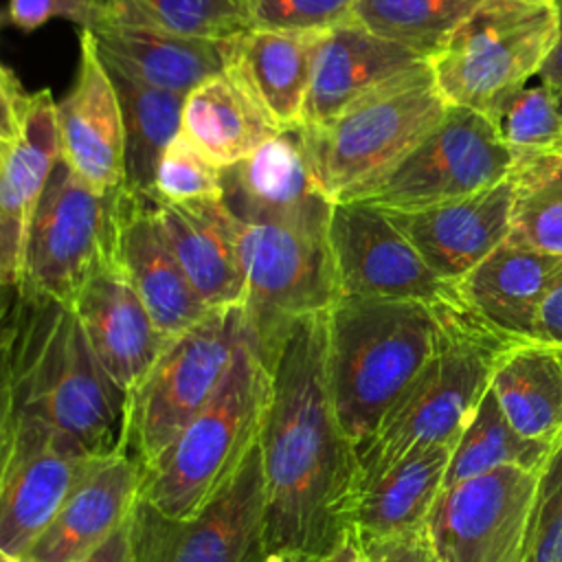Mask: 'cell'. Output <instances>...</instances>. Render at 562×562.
<instances>
[{
    "label": "cell",
    "mask_w": 562,
    "mask_h": 562,
    "mask_svg": "<svg viewBox=\"0 0 562 562\" xmlns=\"http://www.w3.org/2000/svg\"><path fill=\"white\" fill-rule=\"evenodd\" d=\"M259 452L266 483L263 544L325 555L347 529L358 457L342 432L327 380V312L292 325L272 364Z\"/></svg>",
    "instance_id": "obj_1"
},
{
    "label": "cell",
    "mask_w": 562,
    "mask_h": 562,
    "mask_svg": "<svg viewBox=\"0 0 562 562\" xmlns=\"http://www.w3.org/2000/svg\"><path fill=\"white\" fill-rule=\"evenodd\" d=\"M9 367L15 417L35 419L99 459L125 452L127 393L99 364L68 303L18 288Z\"/></svg>",
    "instance_id": "obj_2"
},
{
    "label": "cell",
    "mask_w": 562,
    "mask_h": 562,
    "mask_svg": "<svg viewBox=\"0 0 562 562\" xmlns=\"http://www.w3.org/2000/svg\"><path fill=\"white\" fill-rule=\"evenodd\" d=\"M441 331L437 305L340 296L327 312V380L338 424L367 441L432 358Z\"/></svg>",
    "instance_id": "obj_3"
},
{
    "label": "cell",
    "mask_w": 562,
    "mask_h": 562,
    "mask_svg": "<svg viewBox=\"0 0 562 562\" xmlns=\"http://www.w3.org/2000/svg\"><path fill=\"white\" fill-rule=\"evenodd\" d=\"M437 310L441 331L432 358L384 415L378 430L356 446V496L413 446H454L490 386L498 353L516 342L485 327L461 303L437 305Z\"/></svg>",
    "instance_id": "obj_4"
},
{
    "label": "cell",
    "mask_w": 562,
    "mask_h": 562,
    "mask_svg": "<svg viewBox=\"0 0 562 562\" xmlns=\"http://www.w3.org/2000/svg\"><path fill=\"white\" fill-rule=\"evenodd\" d=\"M270 391V369L246 331L213 400L140 474L138 501L171 518L200 514L257 446Z\"/></svg>",
    "instance_id": "obj_5"
},
{
    "label": "cell",
    "mask_w": 562,
    "mask_h": 562,
    "mask_svg": "<svg viewBox=\"0 0 562 562\" xmlns=\"http://www.w3.org/2000/svg\"><path fill=\"white\" fill-rule=\"evenodd\" d=\"M430 59L395 75L321 127H303L331 202L353 200L389 173L446 114Z\"/></svg>",
    "instance_id": "obj_6"
},
{
    "label": "cell",
    "mask_w": 562,
    "mask_h": 562,
    "mask_svg": "<svg viewBox=\"0 0 562 562\" xmlns=\"http://www.w3.org/2000/svg\"><path fill=\"white\" fill-rule=\"evenodd\" d=\"M244 336L241 305L211 310L200 323L173 336L127 391L125 454L140 474L213 400Z\"/></svg>",
    "instance_id": "obj_7"
},
{
    "label": "cell",
    "mask_w": 562,
    "mask_h": 562,
    "mask_svg": "<svg viewBox=\"0 0 562 562\" xmlns=\"http://www.w3.org/2000/svg\"><path fill=\"white\" fill-rule=\"evenodd\" d=\"M327 224L241 222L235 217L244 272L241 312L248 338L268 369L296 321L329 312L338 301Z\"/></svg>",
    "instance_id": "obj_8"
},
{
    "label": "cell",
    "mask_w": 562,
    "mask_h": 562,
    "mask_svg": "<svg viewBox=\"0 0 562 562\" xmlns=\"http://www.w3.org/2000/svg\"><path fill=\"white\" fill-rule=\"evenodd\" d=\"M555 40L553 4L483 0L430 59L450 105L485 112L538 75Z\"/></svg>",
    "instance_id": "obj_9"
},
{
    "label": "cell",
    "mask_w": 562,
    "mask_h": 562,
    "mask_svg": "<svg viewBox=\"0 0 562 562\" xmlns=\"http://www.w3.org/2000/svg\"><path fill=\"white\" fill-rule=\"evenodd\" d=\"M514 162V151L481 112L448 105L443 119L389 173L353 200L384 211H419L503 182Z\"/></svg>",
    "instance_id": "obj_10"
},
{
    "label": "cell",
    "mask_w": 562,
    "mask_h": 562,
    "mask_svg": "<svg viewBox=\"0 0 562 562\" xmlns=\"http://www.w3.org/2000/svg\"><path fill=\"white\" fill-rule=\"evenodd\" d=\"M263 527L266 483L259 441L200 514L171 518L136 501L130 516L134 562H261Z\"/></svg>",
    "instance_id": "obj_11"
},
{
    "label": "cell",
    "mask_w": 562,
    "mask_h": 562,
    "mask_svg": "<svg viewBox=\"0 0 562 562\" xmlns=\"http://www.w3.org/2000/svg\"><path fill=\"white\" fill-rule=\"evenodd\" d=\"M114 195L90 189L59 158L29 228L18 288L70 305L110 259Z\"/></svg>",
    "instance_id": "obj_12"
},
{
    "label": "cell",
    "mask_w": 562,
    "mask_h": 562,
    "mask_svg": "<svg viewBox=\"0 0 562 562\" xmlns=\"http://www.w3.org/2000/svg\"><path fill=\"white\" fill-rule=\"evenodd\" d=\"M540 470L498 465L443 487L424 531L441 562H522Z\"/></svg>",
    "instance_id": "obj_13"
},
{
    "label": "cell",
    "mask_w": 562,
    "mask_h": 562,
    "mask_svg": "<svg viewBox=\"0 0 562 562\" xmlns=\"http://www.w3.org/2000/svg\"><path fill=\"white\" fill-rule=\"evenodd\" d=\"M327 241L340 296L457 305L452 285L422 259L393 217L362 200L331 204Z\"/></svg>",
    "instance_id": "obj_14"
},
{
    "label": "cell",
    "mask_w": 562,
    "mask_h": 562,
    "mask_svg": "<svg viewBox=\"0 0 562 562\" xmlns=\"http://www.w3.org/2000/svg\"><path fill=\"white\" fill-rule=\"evenodd\" d=\"M101 461L61 432L15 417L13 448L0 479V549L22 558Z\"/></svg>",
    "instance_id": "obj_15"
},
{
    "label": "cell",
    "mask_w": 562,
    "mask_h": 562,
    "mask_svg": "<svg viewBox=\"0 0 562 562\" xmlns=\"http://www.w3.org/2000/svg\"><path fill=\"white\" fill-rule=\"evenodd\" d=\"M224 173V204L241 222L325 226L331 200L325 195L303 125L266 140Z\"/></svg>",
    "instance_id": "obj_16"
},
{
    "label": "cell",
    "mask_w": 562,
    "mask_h": 562,
    "mask_svg": "<svg viewBox=\"0 0 562 562\" xmlns=\"http://www.w3.org/2000/svg\"><path fill=\"white\" fill-rule=\"evenodd\" d=\"M110 259L167 338L182 334L211 312L169 250L154 215L151 195L127 184L114 195Z\"/></svg>",
    "instance_id": "obj_17"
},
{
    "label": "cell",
    "mask_w": 562,
    "mask_h": 562,
    "mask_svg": "<svg viewBox=\"0 0 562 562\" xmlns=\"http://www.w3.org/2000/svg\"><path fill=\"white\" fill-rule=\"evenodd\" d=\"M61 162L90 189L112 193L125 187V127L110 72L90 35L81 31L79 68L72 88L55 101Z\"/></svg>",
    "instance_id": "obj_18"
},
{
    "label": "cell",
    "mask_w": 562,
    "mask_h": 562,
    "mask_svg": "<svg viewBox=\"0 0 562 562\" xmlns=\"http://www.w3.org/2000/svg\"><path fill=\"white\" fill-rule=\"evenodd\" d=\"M417 248L428 268L448 285H457L509 235V176L461 200L419 211H386Z\"/></svg>",
    "instance_id": "obj_19"
},
{
    "label": "cell",
    "mask_w": 562,
    "mask_h": 562,
    "mask_svg": "<svg viewBox=\"0 0 562 562\" xmlns=\"http://www.w3.org/2000/svg\"><path fill=\"white\" fill-rule=\"evenodd\" d=\"M110 380L130 391L158 360L167 338L121 270L108 259L70 303Z\"/></svg>",
    "instance_id": "obj_20"
},
{
    "label": "cell",
    "mask_w": 562,
    "mask_h": 562,
    "mask_svg": "<svg viewBox=\"0 0 562 562\" xmlns=\"http://www.w3.org/2000/svg\"><path fill=\"white\" fill-rule=\"evenodd\" d=\"M86 33L105 66L182 97L228 64L231 40L182 37L103 11Z\"/></svg>",
    "instance_id": "obj_21"
},
{
    "label": "cell",
    "mask_w": 562,
    "mask_h": 562,
    "mask_svg": "<svg viewBox=\"0 0 562 562\" xmlns=\"http://www.w3.org/2000/svg\"><path fill=\"white\" fill-rule=\"evenodd\" d=\"M424 57L384 40L356 20H345L323 33L312 83L301 114L303 127H321Z\"/></svg>",
    "instance_id": "obj_22"
},
{
    "label": "cell",
    "mask_w": 562,
    "mask_h": 562,
    "mask_svg": "<svg viewBox=\"0 0 562 562\" xmlns=\"http://www.w3.org/2000/svg\"><path fill=\"white\" fill-rule=\"evenodd\" d=\"M59 160L55 99L33 94L20 138L4 151L0 167V283L18 288L24 272L29 228L46 182Z\"/></svg>",
    "instance_id": "obj_23"
},
{
    "label": "cell",
    "mask_w": 562,
    "mask_h": 562,
    "mask_svg": "<svg viewBox=\"0 0 562 562\" xmlns=\"http://www.w3.org/2000/svg\"><path fill=\"white\" fill-rule=\"evenodd\" d=\"M562 259L505 239L457 285L459 303L507 340H536L538 310Z\"/></svg>",
    "instance_id": "obj_24"
},
{
    "label": "cell",
    "mask_w": 562,
    "mask_h": 562,
    "mask_svg": "<svg viewBox=\"0 0 562 562\" xmlns=\"http://www.w3.org/2000/svg\"><path fill=\"white\" fill-rule=\"evenodd\" d=\"M158 228L191 288L209 310L244 303L235 215L224 200L169 204L151 195Z\"/></svg>",
    "instance_id": "obj_25"
},
{
    "label": "cell",
    "mask_w": 562,
    "mask_h": 562,
    "mask_svg": "<svg viewBox=\"0 0 562 562\" xmlns=\"http://www.w3.org/2000/svg\"><path fill=\"white\" fill-rule=\"evenodd\" d=\"M138 487L140 470L125 452L103 459L20 560L81 562L130 518Z\"/></svg>",
    "instance_id": "obj_26"
},
{
    "label": "cell",
    "mask_w": 562,
    "mask_h": 562,
    "mask_svg": "<svg viewBox=\"0 0 562 562\" xmlns=\"http://www.w3.org/2000/svg\"><path fill=\"white\" fill-rule=\"evenodd\" d=\"M323 33L250 26L228 44L226 68L279 130L301 125Z\"/></svg>",
    "instance_id": "obj_27"
},
{
    "label": "cell",
    "mask_w": 562,
    "mask_h": 562,
    "mask_svg": "<svg viewBox=\"0 0 562 562\" xmlns=\"http://www.w3.org/2000/svg\"><path fill=\"white\" fill-rule=\"evenodd\" d=\"M454 446L417 443L364 485L351 507V529L362 542L422 529L441 492Z\"/></svg>",
    "instance_id": "obj_28"
},
{
    "label": "cell",
    "mask_w": 562,
    "mask_h": 562,
    "mask_svg": "<svg viewBox=\"0 0 562 562\" xmlns=\"http://www.w3.org/2000/svg\"><path fill=\"white\" fill-rule=\"evenodd\" d=\"M279 132L283 130L228 68L184 97L180 134L222 171L248 158Z\"/></svg>",
    "instance_id": "obj_29"
},
{
    "label": "cell",
    "mask_w": 562,
    "mask_h": 562,
    "mask_svg": "<svg viewBox=\"0 0 562 562\" xmlns=\"http://www.w3.org/2000/svg\"><path fill=\"white\" fill-rule=\"evenodd\" d=\"M490 389L522 437L553 448L562 443V347L509 342L494 362Z\"/></svg>",
    "instance_id": "obj_30"
},
{
    "label": "cell",
    "mask_w": 562,
    "mask_h": 562,
    "mask_svg": "<svg viewBox=\"0 0 562 562\" xmlns=\"http://www.w3.org/2000/svg\"><path fill=\"white\" fill-rule=\"evenodd\" d=\"M105 68L123 114L125 184L138 193H151L160 154L180 134L184 97L147 86L112 66Z\"/></svg>",
    "instance_id": "obj_31"
},
{
    "label": "cell",
    "mask_w": 562,
    "mask_h": 562,
    "mask_svg": "<svg viewBox=\"0 0 562 562\" xmlns=\"http://www.w3.org/2000/svg\"><path fill=\"white\" fill-rule=\"evenodd\" d=\"M507 239L562 259V149L516 156Z\"/></svg>",
    "instance_id": "obj_32"
},
{
    "label": "cell",
    "mask_w": 562,
    "mask_h": 562,
    "mask_svg": "<svg viewBox=\"0 0 562 562\" xmlns=\"http://www.w3.org/2000/svg\"><path fill=\"white\" fill-rule=\"evenodd\" d=\"M551 452L553 446L522 437L507 422L496 395L487 386L470 424L454 443L441 490L498 465H516L538 472Z\"/></svg>",
    "instance_id": "obj_33"
},
{
    "label": "cell",
    "mask_w": 562,
    "mask_h": 562,
    "mask_svg": "<svg viewBox=\"0 0 562 562\" xmlns=\"http://www.w3.org/2000/svg\"><path fill=\"white\" fill-rule=\"evenodd\" d=\"M483 0H353L351 20L432 59Z\"/></svg>",
    "instance_id": "obj_34"
},
{
    "label": "cell",
    "mask_w": 562,
    "mask_h": 562,
    "mask_svg": "<svg viewBox=\"0 0 562 562\" xmlns=\"http://www.w3.org/2000/svg\"><path fill=\"white\" fill-rule=\"evenodd\" d=\"M110 18L195 40H233L250 29L241 0H97Z\"/></svg>",
    "instance_id": "obj_35"
},
{
    "label": "cell",
    "mask_w": 562,
    "mask_h": 562,
    "mask_svg": "<svg viewBox=\"0 0 562 562\" xmlns=\"http://www.w3.org/2000/svg\"><path fill=\"white\" fill-rule=\"evenodd\" d=\"M483 116L514 156L562 147V112L558 94L540 75H533L503 94L483 112Z\"/></svg>",
    "instance_id": "obj_36"
},
{
    "label": "cell",
    "mask_w": 562,
    "mask_h": 562,
    "mask_svg": "<svg viewBox=\"0 0 562 562\" xmlns=\"http://www.w3.org/2000/svg\"><path fill=\"white\" fill-rule=\"evenodd\" d=\"M149 195L169 204L222 200L224 173L178 134L160 154Z\"/></svg>",
    "instance_id": "obj_37"
},
{
    "label": "cell",
    "mask_w": 562,
    "mask_h": 562,
    "mask_svg": "<svg viewBox=\"0 0 562 562\" xmlns=\"http://www.w3.org/2000/svg\"><path fill=\"white\" fill-rule=\"evenodd\" d=\"M522 562H562V443L538 474Z\"/></svg>",
    "instance_id": "obj_38"
},
{
    "label": "cell",
    "mask_w": 562,
    "mask_h": 562,
    "mask_svg": "<svg viewBox=\"0 0 562 562\" xmlns=\"http://www.w3.org/2000/svg\"><path fill=\"white\" fill-rule=\"evenodd\" d=\"M250 24L274 31H327L351 18L353 0H241Z\"/></svg>",
    "instance_id": "obj_39"
},
{
    "label": "cell",
    "mask_w": 562,
    "mask_h": 562,
    "mask_svg": "<svg viewBox=\"0 0 562 562\" xmlns=\"http://www.w3.org/2000/svg\"><path fill=\"white\" fill-rule=\"evenodd\" d=\"M97 0H9L7 20L22 33H33L55 18L70 20L88 31L99 20Z\"/></svg>",
    "instance_id": "obj_40"
},
{
    "label": "cell",
    "mask_w": 562,
    "mask_h": 562,
    "mask_svg": "<svg viewBox=\"0 0 562 562\" xmlns=\"http://www.w3.org/2000/svg\"><path fill=\"white\" fill-rule=\"evenodd\" d=\"M15 303L18 288H11L4 303L0 305V479L7 468L13 437H15V411H13V393H11V338L15 325Z\"/></svg>",
    "instance_id": "obj_41"
},
{
    "label": "cell",
    "mask_w": 562,
    "mask_h": 562,
    "mask_svg": "<svg viewBox=\"0 0 562 562\" xmlns=\"http://www.w3.org/2000/svg\"><path fill=\"white\" fill-rule=\"evenodd\" d=\"M364 562H441L422 529L362 542Z\"/></svg>",
    "instance_id": "obj_42"
},
{
    "label": "cell",
    "mask_w": 562,
    "mask_h": 562,
    "mask_svg": "<svg viewBox=\"0 0 562 562\" xmlns=\"http://www.w3.org/2000/svg\"><path fill=\"white\" fill-rule=\"evenodd\" d=\"M33 94H29L11 68L0 61V145L11 147L20 134Z\"/></svg>",
    "instance_id": "obj_43"
},
{
    "label": "cell",
    "mask_w": 562,
    "mask_h": 562,
    "mask_svg": "<svg viewBox=\"0 0 562 562\" xmlns=\"http://www.w3.org/2000/svg\"><path fill=\"white\" fill-rule=\"evenodd\" d=\"M536 340L562 347V266L538 310Z\"/></svg>",
    "instance_id": "obj_44"
},
{
    "label": "cell",
    "mask_w": 562,
    "mask_h": 562,
    "mask_svg": "<svg viewBox=\"0 0 562 562\" xmlns=\"http://www.w3.org/2000/svg\"><path fill=\"white\" fill-rule=\"evenodd\" d=\"M81 562H134L132 538H130V518Z\"/></svg>",
    "instance_id": "obj_45"
},
{
    "label": "cell",
    "mask_w": 562,
    "mask_h": 562,
    "mask_svg": "<svg viewBox=\"0 0 562 562\" xmlns=\"http://www.w3.org/2000/svg\"><path fill=\"white\" fill-rule=\"evenodd\" d=\"M555 9V40L553 46L549 50V55L544 57L538 75L547 81V86L562 97V0L553 2Z\"/></svg>",
    "instance_id": "obj_46"
},
{
    "label": "cell",
    "mask_w": 562,
    "mask_h": 562,
    "mask_svg": "<svg viewBox=\"0 0 562 562\" xmlns=\"http://www.w3.org/2000/svg\"><path fill=\"white\" fill-rule=\"evenodd\" d=\"M316 562H364V551L358 533L353 529H347L345 536Z\"/></svg>",
    "instance_id": "obj_47"
},
{
    "label": "cell",
    "mask_w": 562,
    "mask_h": 562,
    "mask_svg": "<svg viewBox=\"0 0 562 562\" xmlns=\"http://www.w3.org/2000/svg\"><path fill=\"white\" fill-rule=\"evenodd\" d=\"M318 558H312L301 551H270L261 558V562H316Z\"/></svg>",
    "instance_id": "obj_48"
},
{
    "label": "cell",
    "mask_w": 562,
    "mask_h": 562,
    "mask_svg": "<svg viewBox=\"0 0 562 562\" xmlns=\"http://www.w3.org/2000/svg\"><path fill=\"white\" fill-rule=\"evenodd\" d=\"M512 2H529V4H553L558 0H512Z\"/></svg>",
    "instance_id": "obj_49"
},
{
    "label": "cell",
    "mask_w": 562,
    "mask_h": 562,
    "mask_svg": "<svg viewBox=\"0 0 562 562\" xmlns=\"http://www.w3.org/2000/svg\"><path fill=\"white\" fill-rule=\"evenodd\" d=\"M9 292H11V288H9V285H2V283H0V305L4 303V299H7V294H9Z\"/></svg>",
    "instance_id": "obj_50"
},
{
    "label": "cell",
    "mask_w": 562,
    "mask_h": 562,
    "mask_svg": "<svg viewBox=\"0 0 562 562\" xmlns=\"http://www.w3.org/2000/svg\"><path fill=\"white\" fill-rule=\"evenodd\" d=\"M4 151H7V147H2V145H0V167H2V158H4Z\"/></svg>",
    "instance_id": "obj_51"
},
{
    "label": "cell",
    "mask_w": 562,
    "mask_h": 562,
    "mask_svg": "<svg viewBox=\"0 0 562 562\" xmlns=\"http://www.w3.org/2000/svg\"><path fill=\"white\" fill-rule=\"evenodd\" d=\"M558 105H560V112H562V97H558Z\"/></svg>",
    "instance_id": "obj_52"
},
{
    "label": "cell",
    "mask_w": 562,
    "mask_h": 562,
    "mask_svg": "<svg viewBox=\"0 0 562 562\" xmlns=\"http://www.w3.org/2000/svg\"><path fill=\"white\" fill-rule=\"evenodd\" d=\"M560 149H562V147H560Z\"/></svg>",
    "instance_id": "obj_53"
}]
</instances>
